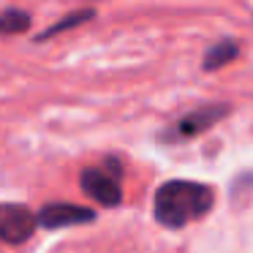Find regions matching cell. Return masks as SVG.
Segmentation results:
<instances>
[{
  "label": "cell",
  "instance_id": "obj_4",
  "mask_svg": "<svg viewBox=\"0 0 253 253\" xmlns=\"http://www.w3.org/2000/svg\"><path fill=\"white\" fill-rule=\"evenodd\" d=\"M93 218H95V210L57 202V204H46V207H41V212L36 215V223L46 226V229H63V226L90 223Z\"/></svg>",
  "mask_w": 253,
  "mask_h": 253
},
{
  "label": "cell",
  "instance_id": "obj_1",
  "mask_svg": "<svg viewBox=\"0 0 253 253\" xmlns=\"http://www.w3.org/2000/svg\"><path fill=\"white\" fill-rule=\"evenodd\" d=\"M215 193L204 182L191 180H169L155 191V218L169 229L188 226L212 210Z\"/></svg>",
  "mask_w": 253,
  "mask_h": 253
},
{
  "label": "cell",
  "instance_id": "obj_7",
  "mask_svg": "<svg viewBox=\"0 0 253 253\" xmlns=\"http://www.w3.org/2000/svg\"><path fill=\"white\" fill-rule=\"evenodd\" d=\"M234 57H237V46L231 44V41H220L218 46H212V49L207 52V57H204V68L212 71V68H220V66H226V63H231Z\"/></svg>",
  "mask_w": 253,
  "mask_h": 253
},
{
  "label": "cell",
  "instance_id": "obj_8",
  "mask_svg": "<svg viewBox=\"0 0 253 253\" xmlns=\"http://www.w3.org/2000/svg\"><path fill=\"white\" fill-rule=\"evenodd\" d=\"M90 17H93V11H77V14H71V17H66V19H63V22L52 25L49 30H44V33H41V39H52V36L63 33V30H68V28H77V25L87 22Z\"/></svg>",
  "mask_w": 253,
  "mask_h": 253
},
{
  "label": "cell",
  "instance_id": "obj_6",
  "mask_svg": "<svg viewBox=\"0 0 253 253\" xmlns=\"http://www.w3.org/2000/svg\"><path fill=\"white\" fill-rule=\"evenodd\" d=\"M30 28V14L19 11V8H8L0 14V33L3 36H17Z\"/></svg>",
  "mask_w": 253,
  "mask_h": 253
},
{
  "label": "cell",
  "instance_id": "obj_3",
  "mask_svg": "<svg viewBox=\"0 0 253 253\" xmlns=\"http://www.w3.org/2000/svg\"><path fill=\"white\" fill-rule=\"evenodd\" d=\"M36 212L25 204H0V240L8 245H22L36 231Z\"/></svg>",
  "mask_w": 253,
  "mask_h": 253
},
{
  "label": "cell",
  "instance_id": "obj_2",
  "mask_svg": "<svg viewBox=\"0 0 253 253\" xmlns=\"http://www.w3.org/2000/svg\"><path fill=\"white\" fill-rule=\"evenodd\" d=\"M82 191L90 199H95L104 207H115L123 202V188H120V169H101V166H87L79 177Z\"/></svg>",
  "mask_w": 253,
  "mask_h": 253
},
{
  "label": "cell",
  "instance_id": "obj_5",
  "mask_svg": "<svg viewBox=\"0 0 253 253\" xmlns=\"http://www.w3.org/2000/svg\"><path fill=\"white\" fill-rule=\"evenodd\" d=\"M226 106H207V109H199V112H193V115H188V117H182L180 123H177V133L180 136H193V133H202L204 128H210L218 117H223L226 115Z\"/></svg>",
  "mask_w": 253,
  "mask_h": 253
}]
</instances>
